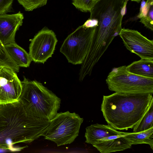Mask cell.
I'll list each match as a JSON object with an SVG mask.
<instances>
[{
	"mask_svg": "<svg viewBox=\"0 0 153 153\" xmlns=\"http://www.w3.org/2000/svg\"><path fill=\"white\" fill-rule=\"evenodd\" d=\"M152 94L115 92L104 95L101 107L103 117L117 130L133 128L147 110Z\"/></svg>",
	"mask_w": 153,
	"mask_h": 153,
	"instance_id": "7a4b0ae2",
	"label": "cell"
},
{
	"mask_svg": "<svg viewBox=\"0 0 153 153\" xmlns=\"http://www.w3.org/2000/svg\"><path fill=\"white\" fill-rule=\"evenodd\" d=\"M24 18L20 11L0 15V41L4 46L15 42L16 33L22 25Z\"/></svg>",
	"mask_w": 153,
	"mask_h": 153,
	"instance_id": "30bf717a",
	"label": "cell"
},
{
	"mask_svg": "<svg viewBox=\"0 0 153 153\" xmlns=\"http://www.w3.org/2000/svg\"><path fill=\"white\" fill-rule=\"evenodd\" d=\"M16 73L5 67L0 70V104L19 101L22 85Z\"/></svg>",
	"mask_w": 153,
	"mask_h": 153,
	"instance_id": "9c48e42d",
	"label": "cell"
},
{
	"mask_svg": "<svg viewBox=\"0 0 153 153\" xmlns=\"http://www.w3.org/2000/svg\"><path fill=\"white\" fill-rule=\"evenodd\" d=\"M119 131L109 125L96 123L87 127L85 128V142L92 145L98 140L111 136L121 135Z\"/></svg>",
	"mask_w": 153,
	"mask_h": 153,
	"instance_id": "7c38bea8",
	"label": "cell"
},
{
	"mask_svg": "<svg viewBox=\"0 0 153 153\" xmlns=\"http://www.w3.org/2000/svg\"><path fill=\"white\" fill-rule=\"evenodd\" d=\"M132 1H134L137 2V3H139L141 0H130Z\"/></svg>",
	"mask_w": 153,
	"mask_h": 153,
	"instance_id": "d4e9b609",
	"label": "cell"
},
{
	"mask_svg": "<svg viewBox=\"0 0 153 153\" xmlns=\"http://www.w3.org/2000/svg\"><path fill=\"white\" fill-rule=\"evenodd\" d=\"M48 0H17L26 11H30L45 5Z\"/></svg>",
	"mask_w": 153,
	"mask_h": 153,
	"instance_id": "ac0fdd59",
	"label": "cell"
},
{
	"mask_svg": "<svg viewBox=\"0 0 153 153\" xmlns=\"http://www.w3.org/2000/svg\"><path fill=\"white\" fill-rule=\"evenodd\" d=\"M122 132L121 135L111 136L101 139L92 146L101 153L120 151L130 148L131 142Z\"/></svg>",
	"mask_w": 153,
	"mask_h": 153,
	"instance_id": "8fae6325",
	"label": "cell"
},
{
	"mask_svg": "<svg viewBox=\"0 0 153 153\" xmlns=\"http://www.w3.org/2000/svg\"><path fill=\"white\" fill-rule=\"evenodd\" d=\"M8 55L19 67L29 66L32 61L30 56L25 49L15 42L5 46Z\"/></svg>",
	"mask_w": 153,
	"mask_h": 153,
	"instance_id": "4fadbf2b",
	"label": "cell"
},
{
	"mask_svg": "<svg viewBox=\"0 0 153 153\" xmlns=\"http://www.w3.org/2000/svg\"><path fill=\"white\" fill-rule=\"evenodd\" d=\"M19 101L26 113L34 117L52 120L59 109L61 100L51 91L36 80L24 77Z\"/></svg>",
	"mask_w": 153,
	"mask_h": 153,
	"instance_id": "3957f363",
	"label": "cell"
},
{
	"mask_svg": "<svg viewBox=\"0 0 153 153\" xmlns=\"http://www.w3.org/2000/svg\"><path fill=\"white\" fill-rule=\"evenodd\" d=\"M98 0H72V3L76 9L82 12H90Z\"/></svg>",
	"mask_w": 153,
	"mask_h": 153,
	"instance_id": "d6986e66",
	"label": "cell"
},
{
	"mask_svg": "<svg viewBox=\"0 0 153 153\" xmlns=\"http://www.w3.org/2000/svg\"><path fill=\"white\" fill-rule=\"evenodd\" d=\"M126 69L133 74L143 77L153 78V60L141 59L126 66Z\"/></svg>",
	"mask_w": 153,
	"mask_h": 153,
	"instance_id": "5bb4252c",
	"label": "cell"
},
{
	"mask_svg": "<svg viewBox=\"0 0 153 153\" xmlns=\"http://www.w3.org/2000/svg\"><path fill=\"white\" fill-rule=\"evenodd\" d=\"M2 67H1V66H0V70L2 68Z\"/></svg>",
	"mask_w": 153,
	"mask_h": 153,
	"instance_id": "484cf974",
	"label": "cell"
},
{
	"mask_svg": "<svg viewBox=\"0 0 153 153\" xmlns=\"http://www.w3.org/2000/svg\"><path fill=\"white\" fill-rule=\"evenodd\" d=\"M95 27L85 28L79 26L64 40L60 51L68 62L73 65L82 64L89 51Z\"/></svg>",
	"mask_w": 153,
	"mask_h": 153,
	"instance_id": "8992f818",
	"label": "cell"
},
{
	"mask_svg": "<svg viewBox=\"0 0 153 153\" xmlns=\"http://www.w3.org/2000/svg\"><path fill=\"white\" fill-rule=\"evenodd\" d=\"M153 4V0H147L141 13H139L137 17L140 18L145 16L147 14L151 5Z\"/></svg>",
	"mask_w": 153,
	"mask_h": 153,
	"instance_id": "7402d4cb",
	"label": "cell"
},
{
	"mask_svg": "<svg viewBox=\"0 0 153 153\" xmlns=\"http://www.w3.org/2000/svg\"><path fill=\"white\" fill-rule=\"evenodd\" d=\"M49 123L28 115L19 101L0 104V149L16 151L14 145L38 139Z\"/></svg>",
	"mask_w": 153,
	"mask_h": 153,
	"instance_id": "6da1fadb",
	"label": "cell"
},
{
	"mask_svg": "<svg viewBox=\"0 0 153 153\" xmlns=\"http://www.w3.org/2000/svg\"><path fill=\"white\" fill-rule=\"evenodd\" d=\"M125 136L131 142L132 145L146 144L149 145L153 150V127L138 133L122 132Z\"/></svg>",
	"mask_w": 153,
	"mask_h": 153,
	"instance_id": "9a60e30c",
	"label": "cell"
},
{
	"mask_svg": "<svg viewBox=\"0 0 153 153\" xmlns=\"http://www.w3.org/2000/svg\"><path fill=\"white\" fill-rule=\"evenodd\" d=\"M83 121V118L75 112L57 113L41 136L55 143L58 146L70 144L78 136Z\"/></svg>",
	"mask_w": 153,
	"mask_h": 153,
	"instance_id": "277c9868",
	"label": "cell"
},
{
	"mask_svg": "<svg viewBox=\"0 0 153 153\" xmlns=\"http://www.w3.org/2000/svg\"><path fill=\"white\" fill-rule=\"evenodd\" d=\"M98 25V21L94 19H88L82 25L83 27L89 28L97 27Z\"/></svg>",
	"mask_w": 153,
	"mask_h": 153,
	"instance_id": "603a6c76",
	"label": "cell"
},
{
	"mask_svg": "<svg viewBox=\"0 0 153 153\" xmlns=\"http://www.w3.org/2000/svg\"><path fill=\"white\" fill-rule=\"evenodd\" d=\"M146 2L144 0H143L142 1L139 13H141L143 7H144L145 4Z\"/></svg>",
	"mask_w": 153,
	"mask_h": 153,
	"instance_id": "cb8c5ba5",
	"label": "cell"
},
{
	"mask_svg": "<svg viewBox=\"0 0 153 153\" xmlns=\"http://www.w3.org/2000/svg\"><path fill=\"white\" fill-rule=\"evenodd\" d=\"M140 19V22L147 28L153 31V4L151 5L146 15Z\"/></svg>",
	"mask_w": 153,
	"mask_h": 153,
	"instance_id": "ffe728a7",
	"label": "cell"
},
{
	"mask_svg": "<svg viewBox=\"0 0 153 153\" xmlns=\"http://www.w3.org/2000/svg\"><path fill=\"white\" fill-rule=\"evenodd\" d=\"M119 35L127 49L141 59L153 60V41L138 31L122 28Z\"/></svg>",
	"mask_w": 153,
	"mask_h": 153,
	"instance_id": "ba28073f",
	"label": "cell"
},
{
	"mask_svg": "<svg viewBox=\"0 0 153 153\" xmlns=\"http://www.w3.org/2000/svg\"><path fill=\"white\" fill-rule=\"evenodd\" d=\"M58 40L54 32L44 27L32 39L29 53L32 61L44 64L52 57Z\"/></svg>",
	"mask_w": 153,
	"mask_h": 153,
	"instance_id": "52a82bcc",
	"label": "cell"
},
{
	"mask_svg": "<svg viewBox=\"0 0 153 153\" xmlns=\"http://www.w3.org/2000/svg\"><path fill=\"white\" fill-rule=\"evenodd\" d=\"M0 66L13 69L16 72L19 71V67L13 61L8 55L4 46L0 41Z\"/></svg>",
	"mask_w": 153,
	"mask_h": 153,
	"instance_id": "e0dca14e",
	"label": "cell"
},
{
	"mask_svg": "<svg viewBox=\"0 0 153 153\" xmlns=\"http://www.w3.org/2000/svg\"><path fill=\"white\" fill-rule=\"evenodd\" d=\"M153 127V99L145 113L133 128L134 133L144 131Z\"/></svg>",
	"mask_w": 153,
	"mask_h": 153,
	"instance_id": "2e32d148",
	"label": "cell"
},
{
	"mask_svg": "<svg viewBox=\"0 0 153 153\" xmlns=\"http://www.w3.org/2000/svg\"><path fill=\"white\" fill-rule=\"evenodd\" d=\"M106 82L109 90L115 92L153 93V78L131 73L127 71L126 65L113 68Z\"/></svg>",
	"mask_w": 153,
	"mask_h": 153,
	"instance_id": "5b68a950",
	"label": "cell"
},
{
	"mask_svg": "<svg viewBox=\"0 0 153 153\" xmlns=\"http://www.w3.org/2000/svg\"><path fill=\"white\" fill-rule=\"evenodd\" d=\"M13 0H0V15L11 11Z\"/></svg>",
	"mask_w": 153,
	"mask_h": 153,
	"instance_id": "44dd1931",
	"label": "cell"
}]
</instances>
